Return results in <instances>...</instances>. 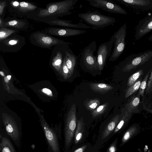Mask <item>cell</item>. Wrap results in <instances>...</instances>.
Wrapping results in <instances>:
<instances>
[{
    "label": "cell",
    "instance_id": "1",
    "mask_svg": "<svg viewBox=\"0 0 152 152\" xmlns=\"http://www.w3.org/2000/svg\"><path fill=\"white\" fill-rule=\"evenodd\" d=\"M78 0H66L49 3L44 9H41L38 16L46 17L56 16L62 17L72 14L70 11L74 8Z\"/></svg>",
    "mask_w": 152,
    "mask_h": 152
},
{
    "label": "cell",
    "instance_id": "2",
    "mask_svg": "<svg viewBox=\"0 0 152 152\" xmlns=\"http://www.w3.org/2000/svg\"><path fill=\"white\" fill-rule=\"evenodd\" d=\"M78 17L95 29L104 28L114 24L116 21L114 18L101 14L97 11H88L78 14Z\"/></svg>",
    "mask_w": 152,
    "mask_h": 152
},
{
    "label": "cell",
    "instance_id": "3",
    "mask_svg": "<svg viewBox=\"0 0 152 152\" xmlns=\"http://www.w3.org/2000/svg\"><path fill=\"white\" fill-rule=\"evenodd\" d=\"M152 61V50L130 55L122 62V71L129 72Z\"/></svg>",
    "mask_w": 152,
    "mask_h": 152
},
{
    "label": "cell",
    "instance_id": "4",
    "mask_svg": "<svg viewBox=\"0 0 152 152\" xmlns=\"http://www.w3.org/2000/svg\"><path fill=\"white\" fill-rule=\"evenodd\" d=\"M76 106L73 104L68 115L64 130L65 151L69 150L74 137L77 125Z\"/></svg>",
    "mask_w": 152,
    "mask_h": 152
},
{
    "label": "cell",
    "instance_id": "5",
    "mask_svg": "<svg viewBox=\"0 0 152 152\" xmlns=\"http://www.w3.org/2000/svg\"><path fill=\"white\" fill-rule=\"evenodd\" d=\"M42 126L47 143L48 152H61L60 144L61 132L60 129L50 127L43 121Z\"/></svg>",
    "mask_w": 152,
    "mask_h": 152
},
{
    "label": "cell",
    "instance_id": "6",
    "mask_svg": "<svg viewBox=\"0 0 152 152\" xmlns=\"http://www.w3.org/2000/svg\"><path fill=\"white\" fill-rule=\"evenodd\" d=\"M96 48V42L93 41L84 48L80 54L81 65L90 70H99L97 55L94 54Z\"/></svg>",
    "mask_w": 152,
    "mask_h": 152
},
{
    "label": "cell",
    "instance_id": "7",
    "mask_svg": "<svg viewBox=\"0 0 152 152\" xmlns=\"http://www.w3.org/2000/svg\"><path fill=\"white\" fill-rule=\"evenodd\" d=\"M127 26L124 23L112 36L115 39L114 48L109 58L110 61L116 60L121 55L125 48Z\"/></svg>",
    "mask_w": 152,
    "mask_h": 152
},
{
    "label": "cell",
    "instance_id": "8",
    "mask_svg": "<svg viewBox=\"0 0 152 152\" xmlns=\"http://www.w3.org/2000/svg\"><path fill=\"white\" fill-rule=\"evenodd\" d=\"M33 36L35 42L40 47L48 48L53 46L66 47L72 44L70 42L55 38L40 32H36Z\"/></svg>",
    "mask_w": 152,
    "mask_h": 152
},
{
    "label": "cell",
    "instance_id": "9",
    "mask_svg": "<svg viewBox=\"0 0 152 152\" xmlns=\"http://www.w3.org/2000/svg\"><path fill=\"white\" fill-rule=\"evenodd\" d=\"M91 6L101 9L107 12L114 13L127 15L126 11L111 0H87Z\"/></svg>",
    "mask_w": 152,
    "mask_h": 152
},
{
    "label": "cell",
    "instance_id": "10",
    "mask_svg": "<svg viewBox=\"0 0 152 152\" xmlns=\"http://www.w3.org/2000/svg\"><path fill=\"white\" fill-rule=\"evenodd\" d=\"M115 41V39L112 36L109 41L102 43L98 47L96 55L99 70H102L107 60L110 56Z\"/></svg>",
    "mask_w": 152,
    "mask_h": 152
},
{
    "label": "cell",
    "instance_id": "11",
    "mask_svg": "<svg viewBox=\"0 0 152 152\" xmlns=\"http://www.w3.org/2000/svg\"><path fill=\"white\" fill-rule=\"evenodd\" d=\"M152 30V15L140 20L135 30V38L138 40Z\"/></svg>",
    "mask_w": 152,
    "mask_h": 152
},
{
    "label": "cell",
    "instance_id": "12",
    "mask_svg": "<svg viewBox=\"0 0 152 152\" xmlns=\"http://www.w3.org/2000/svg\"><path fill=\"white\" fill-rule=\"evenodd\" d=\"M48 34L59 37H66L77 36L85 33L87 31L70 28H51L45 31Z\"/></svg>",
    "mask_w": 152,
    "mask_h": 152
},
{
    "label": "cell",
    "instance_id": "13",
    "mask_svg": "<svg viewBox=\"0 0 152 152\" xmlns=\"http://www.w3.org/2000/svg\"><path fill=\"white\" fill-rule=\"evenodd\" d=\"M127 7L142 11L152 9L151 0H115Z\"/></svg>",
    "mask_w": 152,
    "mask_h": 152
},
{
    "label": "cell",
    "instance_id": "14",
    "mask_svg": "<svg viewBox=\"0 0 152 152\" xmlns=\"http://www.w3.org/2000/svg\"><path fill=\"white\" fill-rule=\"evenodd\" d=\"M10 138L1 130L0 131V152H17Z\"/></svg>",
    "mask_w": 152,
    "mask_h": 152
},
{
    "label": "cell",
    "instance_id": "15",
    "mask_svg": "<svg viewBox=\"0 0 152 152\" xmlns=\"http://www.w3.org/2000/svg\"><path fill=\"white\" fill-rule=\"evenodd\" d=\"M72 22V21L70 20H59L51 21L50 22V24L53 25H56L67 27V28L75 29H95L92 26H88L82 23L74 24L71 23Z\"/></svg>",
    "mask_w": 152,
    "mask_h": 152
},
{
    "label": "cell",
    "instance_id": "16",
    "mask_svg": "<svg viewBox=\"0 0 152 152\" xmlns=\"http://www.w3.org/2000/svg\"><path fill=\"white\" fill-rule=\"evenodd\" d=\"M140 127L137 124H134L130 126L123 134L120 146H123L137 136L140 132Z\"/></svg>",
    "mask_w": 152,
    "mask_h": 152
},
{
    "label": "cell",
    "instance_id": "17",
    "mask_svg": "<svg viewBox=\"0 0 152 152\" xmlns=\"http://www.w3.org/2000/svg\"><path fill=\"white\" fill-rule=\"evenodd\" d=\"M121 119L120 115L118 114L116 115L112 118L106 125L102 133V140L107 138L114 132Z\"/></svg>",
    "mask_w": 152,
    "mask_h": 152
},
{
    "label": "cell",
    "instance_id": "18",
    "mask_svg": "<svg viewBox=\"0 0 152 152\" xmlns=\"http://www.w3.org/2000/svg\"><path fill=\"white\" fill-rule=\"evenodd\" d=\"M65 58L67 66L69 70L70 76L73 74L78 56L75 55L69 48L65 51Z\"/></svg>",
    "mask_w": 152,
    "mask_h": 152
},
{
    "label": "cell",
    "instance_id": "19",
    "mask_svg": "<svg viewBox=\"0 0 152 152\" xmlns=\"http://www.w3.org/2000/svg\"><path fill=\"white\" fill-rule=\"evenodd\" d=\"M83 117L78 120L76 128L74 135V142L75 144H77L82 139L84 132V123Z\"/></svg>",
    "mask_w": 152,
    "mask_h": 152
},
{
    "label": "cell",
    "instance_id": "20",
    "mask_svg": "<svg viewBox=\"0 0 152 152\" xmlns=\"http://www.w3.org/2000/svg\"><path fill=\"white\" fill-rule=\"evenodd\" d=\"M91 89L94 91L104 94L113 89L111 86L104 83H93L89 85Z\"/></svg>",
    "mask_w": 152,
    "mask_h": 152
},
{
    "label": "cell",
    "instance_id": "21",
    "mask_svg": "<svg viewBox=\"0 0 152 152\" xmlns=\"http://www.w3.org/2000/svg\"><path fill=\"white\" fill-rule=\"evenodd\" d=\"M140 102V95L138 94L132 96L126 105V111L131 113H132L138 108Z\"/></svg>",
    "mask_w": 152,
    "mask_h": 152
},
{
    "label": "cell",
    "instance_id": "22",
    "mask_svg": "<svg viewBox=\"0 0 152 152\" xmlns=\"http://www.w3.org/2000/svg\"><path fill=\"white\" fill-rule=\"evenodd\" d=\"M131 113L126 111L114 130L113 132L114 134L119 132L125 128L131 118Z\"/></svg>",
    "mask_w": 152,
    "mask_h": 152
},
{
    "label": "cell",
    "instance_id": "23",
    "mask_svg": "<svg viewBox=\"0 0 152 152\" xmlns=\"http://www.w3.org/2000/svg\"><path fill=\"white\" fill-rule=\"evenodd\" d=\"M37 7L30 3L23 1L20 3L18 8V10L23 12H26L35 10Z\"/></svg>",
    "mask_w": 152,
    "mask_h": 152
},
{
    "label": "cell",
    "instance_id": "24",
    "mask_svg": "<svg viewBox=\"0 0 152 152\" xmlns=\"http://www.w3.org/2000/svg\"><path fill=\"white\" fill-rule=\"evenodd\" d=\"M142 80L141 77L139 78L135 82L129 87L126 92V98L130 96L139 88Z\"/></svg>",
    "mask_w": 152,
    "mask_h": 152
},
{
    "label": "cell",
    "instance_id": "25",
    "mask_svg": "<svg viewBox=\"0 0 152 152\" xmlns=\"http://www.w3.org/2000/svg\"><path fill=\"white\" fill-rule=\"evenodd\" d=\"M109 103L107 102L99 106L95 110L91 112V114L93 118H95L103 113L107 108Z\"/></svg>",
    "mask_w": 152,
    "mask_h": 152
},
{
    "label": "cell",
    "instance_id": "26",
    "mask_svg": "<svg viewBox=\"0 0 152 152\" xmlns=\"http://www.w3.org/2000/svg\"><path fill=\"white\" fill-rule=\"evenodd\" d=\"M25 22L21 20H12L4 23V27H11L17 28H22L26 25Z\"/></svg>",
    "mask_w": 152,
    "mask_h": 152
},
{
    "label": "cell",
    "instance_id": "27",
    "mask_svg": "<svg viewBox=\"0 0 152 152\" xmlns=\"http://www.w3.org/2000/svg\"><path fill=\"white\" fill-rule=\"evenodd\" d=\"M143 69H139L130 76L128 80L127 86L129 87L130 86L135 82L140 77L143 75Z\"/></svg>",
    "mask_w": 152,
    "mask_h": 152
},
{
    "label": "cell",
    "instance_id": "28",
    "mask_svg": "<svg viewBox=\"0 0 152 152\" xmlns=\"http://www.w3.org/2000/svg\"><path fill=\"white\" fill-rule=\"evenodd\" d=\"M100 104V101L99 99H92L86 102V107L87 110L91 112L99 106Z\"/></svg>",
    "mask_w": 152,
    "mask_h": 152
},
{
    "label": "cell",
    "instance_id": "29",
    "mask_svg": "<svg viewBox=\"0 0 152 152\" xmlns=\"http://www.w3.org/2000/svg\"><path fill=\"white\" fill-rule=\"evenodd\" d=\"M62 59L63 54L60 52H57L53 59L52 64L58 70H59L61 68Z\"/></svg>",
    "mask_w": 152,
    "mask_h": 152
},
{
    "label": "cell",
    "instance_id": "30",
    "mask_svg": "<svg viewBox=\"0 0 152 152\" xmlns=\"http://www.w3.org/2000/svg\"><path fill=\"white\" fill-rule=\"evenodd\" d=\"M16 31L13 29L6 28H0V42L6 38L11 34L15 33Z\"/></svg>",
    "mask_w": 152,
    "mask_h": 152
},
{
    "label": "cell",
    "instance_id": "31",
    "mask_svg": "<svg viewBox=\"0 0 152 152\" xmlns=\"http://www.w3.org/2000/svg\"><path fill=\"white\" fill-rule=\"evenodd\" d=\"M151 72V69L149 70L148 72L145 76L144 78L141 82L139 88L138 94L144 97L145 90L146 88L147 80L149 75Z\"/></svg>",
    "mask_w": 152,
    "mask_h": 152
},
{
    "label": "cell",
    "instance_id": "32",
    "mask_svg": "<svg viewBox=\"0 0 152 152\" xmlns=\"http://www.w3.org/2000/svg\"><path fill=\"white\" fill-rule=\"evenodd\" d=\"M2 41L4 45L7 47L12 48L18 45L19 44L20 40L18 38H14L8 39Z\"/></svg>",
    "mask_w": 152,
    "mask_h": 152
},
{
    "label": "cell",
    "instance_id": "33",
    "mask_svg": "<svg viewBox=\"0 0 152 152\" xmlns=\"http://www.w3.org/2000/svg\"><path fill=\"white\" fill-rule=\"evenodd\" d=\"M61 71L65 78L71 77L69 70L66 64L65 57L64 58L63 62L61 68Z\"/></svg>",
    "mask_w": 152,
    "mask_h": 152
},
{
    "label": "cell",
    "instance_id": "34",
    "mask_svg": "<svg viewBox=\"0 0 152 152\" xmlns=\"http://www.w3.org/2000/svg\"><path fill=\"white\" fill-rule=\"evenodd\" d=\"M118 137L112 142L107 148L106 152H116L117 150V145L118 142Z\"/></svg>",
    "mask_w": 152,
    "mask_h": 152
},
{
    "label": "cell",
    "instance_id": "35",
    "mask_svg": "<svg viewBox=\"0 0 152 152\" xmlns=\"http://www.w3.org/2000/svg\"><path fill=\"white\" fill-rule=\"evenodd\" d=\"M150 77L147 84L145 88V92L146 94L151 93L152 92V68Z\"/></svg>",
    "mask_w": 152,
    "mask_h": 152
},
{
    "label": "cell",
    "instance_id": "36",
    "mask_svg": "<svg viewBox=\"0 0 152 152\" xmlns=\"http://www.w3.org/2000/svg\"><path fill=\"white\" fill-rule=\"evenodd\" d=\"M88 147V145L86 144L77 148L73 152H85Z\"/></svg>",
    "mask_w": 152,
    "mask_h": 152
},
{
    "label": "cell",
    "instance_id": "37",
    "mask_svg": "<svg viewBox=\"0 0 152 152\" xmlns=\"http://www.w3.org/2000/svg\"><path fill=\"white\" fill-rule=\"evenodd\" d=\"M6 2L0 1V15H2L4 7L6 6Z\"/></svg>",
    "mask_w": 152,
    "mask_h": 152
},
{
    "label": "cell",
    "instance_id": "38",
    "mask_svg": "<svg viewBox=\"0 0 152 152\" xmlns=\"http://www.w3.org/2000/svg\"><path fill=\"white\" fill-rule=\"evenodd\" d=\"M42 91L43 92L48 95H50L52 94L51 91L48 89L44 88L42 90Z\"/></svg>",
    "mask_w": 152,
    "mask_h": 152
},
{
    "label": "cell",
    "instance_id": "39",
    "mask_svg": "<svg viewBox=\"0 0 152 152\" xmlns=\"http://www.w3.org/2000/svg\"><path fill=\"white\" fill-rule=\"evenodd\" d=\"M0 28H4V22L1 18H0Z\"/></svg>",
    "mask_w": 152,
    "mask_h": 152
},
{
    "label": "cell",
    "instance_id": "40",
    "mask_svg": "<svg viewBox=\"0 0 152 152\" xmlns=\"http://www.w3.org/2000/svg\"><path fill=\"white\" fill-rule=\"evenodd\" d=\"M19 4L18 2H15L13 3V5L15 6H18Z\"/></svg>",
    "mask_w": 152,
    "mask_h": 152
},
{
    "label": "cell",
    "instance_id": "41",
    "mask_svg": "<svg viewBox=\"0 0 152 152\" xmlns=\"http://www.w3.org/2000/svg\"><path fill=\"white\" fill-rule=\"evenodd\" d=\"M148 39L150 41H152V34L148 38Z\"/></svg>",
    "mask_w": 152,
    "mask_h": 152
},
{
    "label": "cell",
    "instance_id": "42",
    "mask_svg": "<svg viewBox=\"0 0 152 152\" xmlns=\"http://www.w3.org/2000/svg\"><path fill=\"white\" fill-rule=\"evenodd\" d=\"M11 77V76L10 75H7V78L8 80H10V79Z\"/></svg>",
    "mask_w": 152,
    "mask_h": 152
},
{
    "label": "cell",
    "instance_id": "43",
    "mask_svg": "<svg viewBox=\"0 0 152 152\" xmlns=\"http://www.w3.org/2000/svg\"><path fill=\"white\" fill-rule=\"evenodd\" d=\"M0 73L1 75L2 76H4V74L3 72L1 71L0 72Z\"/></svg>",
    "mask_w": 152,
    "mask_h": 152
},
{
    "label": "cell",
    "instance_id": "44",
    "mask_svg": "<svg viewBox=\"0 0 152 152\" xmlns=\"http://www.w3.org/2000/svg\"><path fill=\"white\" fill-rule=\"evenodd\" d=\"M151 0L152 2V0Z\"/></svg>",
    "mask_w": 152,
    "mask_h": 152
},
{
    "label": "cell",
    "instance_id": "45",
    "mask_svg": "<svg viewBox=\"0 0 152 152\" xmlns=\"http://www.w3.org/2000/svg\"></svg>",
    "mask_w": 152,
    "mask_h": 152
}]
</instances>
